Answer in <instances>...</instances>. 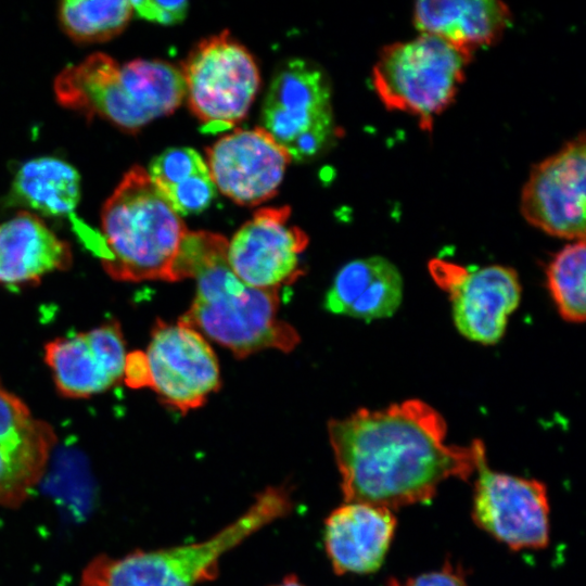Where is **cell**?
Instances as JSON below:
<instances>
[{
	"mask_svg": "<svg viewBox=\"0 0 586 586\" xmlns=\"http://www.w3.org/2000/svg\"><path fill=\"white\" fill-rule=\"evenodd\" d=\"M420 34L435 36L473 55L499 41L512 21L509 7L494 0L418 1L412 12Z\"/></svg>",
	"mask_w": 586,
	"mask_h": 586,
	"instance_id": "e0dca14e",
	"label": "cell"
},
{
	"mask_svg": "<svg viewBox=\"0 0 586 586\" xmlns=\"http://www.w3.org/2000/svg\"><path fill=\"white\" fill-rule=\"evenodd\" d=\"M294 507L289 485L269 486L256 495L237 520L205 540L123 557L98 555L82 569L79 586H196L213 581L224 555L247 537L288 515Z\"/></svg>",
	"mask_w": 586,
	"mask_h": 586,
	"instance_id": "277c9868",
	"label": "cell"
},
{
	"mask_svg": "<svg viewBox=\"0 0 586 586\" xmlns=\"http://www.w3.org/2000/svg\"><path fill=\"white\" fill-rule=\"evenodd\" d=\"M263 128L302 162L319 155L335 137L331 88L323 71L301 59L276 73L262 112Z\"/></svg>",
	"mask_w": 586,
	"mask_h": 586,
	"instance_id": "52a82bcc",
	"label": "cell"
},
{
	"mask_svg": "<svg viewBox=\"0 0 586 586\" xmlns=\"http://www.w3.org/2000/svg\"><path fill=\"white\" fill-rule=\"evenodd\" d=\"M149 386L182 415L204 405L219 390L216 355L201 333L179 321L158 320L146 353Z\"/></svg>",
	"mask_w": 586,
	"mask_h": 586,
	"instance_id": "8fae6325",
	"label": "cell"
},
{
	"mask_svg": "<svg viewBox=\"0 0 586 586\" xmlns=\"http://www.w3.org/2000/svg\"><path fill=\"white\" fill-rule=\"evenodd\" d=\"M396 530L392 510L364 502H345L326 519L324 549L339 575L368 574L384 561Z\"/></svg>",
	"mask_w": 586,
	"mask_h": 586,
	"instance_id": "2e32d148",
	"label": "cell"
},
{
	"mask_svg": "<svg viewBox=\"0 0 586 586\" xmlns=\"http://www.w3.org/2000/svg\"><path fill=\"white\" fill-rule=\"evenodd\" d=\"M13 191L30 208L49 216L69 214L80 199V178L68 163L50 156L23 164L13 180Z\"/></svg>",
	"mask_w": 586,
	"mask_h": 586,
	"instance_id": "7402d4cb",
	"label": "cell"
},
{
	"mask_svg": "<svg viewBox=\"0 0 586 586\" xmlns=\"http://www.w3.org/2000/svg\"><path fill=\"white\" fill-rule=\"evenodd\" d=\"M386 586H469L460 568L447 562L437 571L399 581L390 578Z\"/></svg>",
	"mask_w": 586,
	"mask_h": 586,
	"instance_id": "484cf974",
	"label": "cell"
},
{
	"mask_svg": "<svg viewBox=\"0 0 586 586\" xmlns=\"http://www.w3.org/2000/svg\"><path fill=\"white\" fill-rule=\"evenodd\" d=\"M55 444L53 428L0 380V510L15 509L29 497Z\"/></svg>",
	"mask_w": 586,
	"mask_h": 586,
	"instance_id": "5bb4252c",
	"label": "cell"
},
{
	"mask_svg": "<svg viewBox=\"0 0 586 586\" xmlns=\"http://www.w3.org/2000/svg\"><path fill=\"white\" fill-rule=\"evenodd\" d=\"M429 271L448 294L453 319L462 336L483 345L496 344L504 336L508 319L521 298V283L513 268L502 265L469 268L432 259Z\"/></svg>",
	"mask_w": 586,
	"mask_h": 586,
	"instance_id": "9c48e42d",
	"label": "cell"
},
{
	"mask_svg": "<svg viewBox=\"0 0 586 586\" xmlns=\"http://www.w3.org/2000/svg\"><path fill=\"white\" fill-rule=\"evenodd\" d=\"M126 357L117 321L54 339L44 346L56 388L68 398H88L111 388L124 377Z\"/></svg>",
	"mask_w": 586,
	"mask_h": 586,
	"instance_id": "9a60e30c",
	"label": "cell"
},
{
	"mask_svg": "<svg viewBox=\"0 0 586 586\" xmlns=\"http://www.w3.org/2000/svg\"><path fill=\"white\" fill-rule=\"evenodd\" d=\"M272 586H306L295 575L285 576L280 583Z\"/></svg>",
	"mask_w": 586,
	"mask_h": 586,
	"instance_id": "83f0119b",
	"label": "cell"
},
{
	"mask_svg": "<svg viewBox=\"0 0 586 586\" xmlns=\"http://www.w3.org/2000/svg\"><path fill=\"white\" fill-rule=\"evenodd\" d=\"M132 12L130 1L67 0L59 7V20L73 40L101 42L118 35Z\"/></svg>",
	"mask_w": 586,
	"mask_h": 586,
	"instance_id": "603a6c76",
	"label": "cell"
},
{
	"mask_svg": "<svg viewBox=\"0 0 586 586\" xmlns=\"http://www.w3.org/2000/svg\"><path fill=\"white\" fill-rule=\"evenodd\" d=\"M148 175L179 216L203 212L215 198L207 164L191 148L165 150L152 161Z\"/></svg>",
	"mask_w": 586,
	"mask_h": 586,
	"instance_id": "44dd1931",
	"label": "cell"
},
{
	"mask_svg": "<svg viewBox=\"0 0 586 586\" xmlns=\"http://www.w3.org/2000/svg\"><path fill=\"white\" fill-rule=\"evenodd\" d=\"M180 71L191 112L213 133L246 116L260 81L252 54L228 31L199 42Z\"/></svg>",
	"mask_w": 586,
	"mask_h": 586,
	"instance_id": "8992f818",
	"label": "cell"
},
{
	"mask_svg": "<svg viewBox=\"0 0 586 586\" xmlns=\"http://www.w3.org/2000/svg\"><path fill=\"white\" fill-rule=\"evenodd\" d=\"M289 206L258 209L228 242V263L247 285L279 290L303 273L300 254L307 234L289 224Z\"/></svg>",
	"mask_w": 586,
	"mask_h": 586,
	"instance_id": "7c38bea8",
	"label": "cell"
},
{
	"mask_svg": "<svg viewBox=\"0 0 586 586\" xmlns=\"http://www.w3.org/2000/svg\"><path fill=\"white\" fill-rule=\"evenodd\" d=\"M586 139L584 132L536 164L522 189L525 220L557 238L585 240Z\"/></svg>",
	"mask_w": 586,
	"mask_h": 586,
	"instance_id": "30bf717a",
	"label": "cell"
},
{
	"mask_svg": "<svg viewBox=\"0 0 586 586\" xmlns=\"http://www.w3.org/2000/svg\"><path fill=\"white\" fill-rule=\"evenodd\" d=\"M133 11L142 18L170 25L182 21L187 14L186 1H130Z\"/></svg>",
	"mask_w": 586,
	"mask_h": 586,
	"instance_id": "d4e9b609",
	"label": "cell"
},
{
	"mask_svg": "<svg viewBox=\"0 0 586 586\" xmlns=\"http://www.w3.org/2000/svg\"><path fill=\"white\" fill-rule=\"evenodd\" d=\"M585 240L558 251L546 268L547 286L560 316L569 322L585 320Z\"/></svg>",
	"mask_w": 586,
	"mask_h": 586,
	"instance_id": "cb8c5ba5",
	"label": "cell"
},
{
	"mask_svg": "<svg viewBox=\"0 0 586 586\" xmlns=\"http://www.w3.org/2000/svg\"><path fill=\"white\" fill-rule=\"evenodd\" d=\"M472 55L428 34L384 46L372 68V85L388 111L417 118L432 131L435 118L455 101Z\"/></svg>",
	"mask_w": 586,
	"mask_h": 586,
	"instance_id": "5b68a950",
	"label": "cell"
},
{
	"mask_svg": "<svg viewBox=\"0 0 586 586\" xmlns=\"http://www.w3.org/2000/svg\"><path fill=\"white\" fill-rule=\"evenodd\" d=\"M404 282L397 267L382 256L354 259L336 273L324 308L336 315L372 321L391 317L403 301Z\"/></svg>",
	"mask_w": 586,
	"mask_h": 586,
	"instance_id": "ac0fdd59",
	"label": "cell"
},
{
	"mask_svg": "<svg viewBox=\"0 0 586 586\" xmlns=\"http://www.w3.org/2000/svg\"><path fill=\"white\" fill-rule=\"evenodd\" d=\"M228 241L208 231H187L175 264V281L196 280L195 297L179 322L230 349L238 358L275 348L289 353L296 330L278 317V290L244 283L228 263Z\"/></svg>",
	"mask_w": 586,
	"mask_h": 586,
	"instance_id": "7a4b0ae2",
	"label": "cell"
},
{
	"mask_svg": "<svg viewBox=\"0 0 586 586\" xmlns=\"http://www.w3.org/2000/svg\"><path fill=\"white\" fill-rule=\"evenodd\" d=\"M123 378L132 388L149 386V370L144 353L127 354Z\"/></svg>",
	"mask_w": 586,
	"mask_h": 586,
	"instance_id": "4316f807",
	"label": "cell"
},
{
	"mask_svg": "<svg viewBox=\"0 0 586 586\" xmlns=\"http://www.w3.org/2000/svg\"><path fill=\"white\" fill-rule=\"evenodd\" d=\"M69 245L36 215L21 212L0 225V283H37L47 273L72 265Z\"/></svg>",
	"mask_w": 586,
	"mask_h": 586,
	"instance_id": "d6986e66",
	"label": "cell"
},
{
	"mask_svg": "<svg viewBox=\"0 0 586 586\" xmlns=\"http://www.w3.org/2000/svg\"><path fill=\"white\" fill-rule=\"evenodd\" d=\"M328 435L345 502L390 510L428 502L450 477H471L484 445L447 444L445 419L421 399L360 408L330 420Z\"/></svg>",
	"mask_w": 586,
	"mask_h": 586,
	"instance_id": "6da1fadb",
	"label": "cell"
},
{
	"mask_svg": "<svg viewBox=\"0 0 586 586\" xmlns=\"http://www.w3.org/2000/svg\"><path fill=\"white\" fill-rule=\"evenodd\" d=\"M129 132L174 112L186 94L181 71L161 60H133L120 65Z\"/></svg>",
	"mask_w": 586,
	"mask_h": 586,
	"instance_id": "ffe728a7",
	"label": "cell"
},
{
	"mask_svg": "<svg viewBox=\"0 0 586 586\" xmlns=\"http://www.w3.org/2000/svg\"><path fill=\"white\" fill-rule=\"evenodd\" d=\"M472 517L491 536L513 550L540 549L549 542L546 486L489 469L484 445L476 460Z\"/></svg>",
	"mask_w": 586,
	"mask_h": 586,
	"instance_id": "ba28073f",
	"label": "cell"
},
{
	"mask_svg": "<svg viewBox=\"0 0 586 586\" xmlns=\"http://www.w3.org/2000/svg\"><path fill=\"white\" fill-rule=\"evenodd\" d=\"M101 229V263L111 278L175 281L188 230L146 170L133 166L124 175L102 207Z\"/></svg>",
	"mask_w": 586,
	"mask_h": 586,
	"instance_id": "3957f363",
	"label": "cell"
},
{
	"mask_svg": "<svg viewBox=\"0 0 586 586\" xmlns=\"http://www.w3.org/2000/svg\"><path fill=\"white\" fill-rule=\"evenodd\" d=\"M206 155L215 187L245 206L272 198L292 161L263 127L235 129L209 146Z\"/></svg>",
	"mask_w": 586,
	"mask_h": 586,
	"instance_id": "4fadbf2b",
	"label": "cell"
}]
</instances>
